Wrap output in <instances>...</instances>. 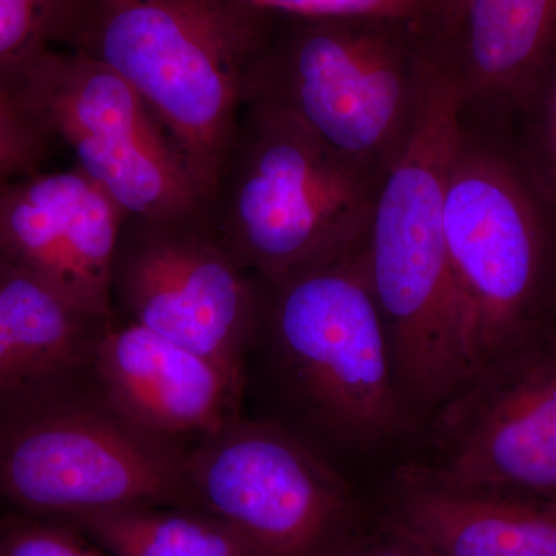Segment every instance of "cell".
<instances>
[{
  "instance_id": "obj_1",
  "label": "cell",
  "mask_w": 556,
  "mask_h": 556,
  "mask_svg": "<svg viewBox=\"0 0 556 556\" xmlns=\"http://www.w3.org/2000/svg\"><path fill=\"white\" fill-rule=\"evenodd\" d=\"M463 127L459 91L431 56L415 129L380 181L362 243L402 396L433 412L467 380L444 225L450 164Z\"/></svg>"
},
{
  "instance_id": "obj_2",
  "label": "cell",
  "mask_w": 556,
  "mask_h": 556,
  "mask_svg": "<svg viewBox=\"0 0 556 556\" xmlns=\"http://www.w3.org/2000/svg\"><path fill=\"white\" fill-rule=\"evenodd\" d=\"M270 16L243 0H65L58 38L138 91L208 197Z\"/></svg>"
},
{
  "instance_id": "obj_3",
  "label": "cell",
  "mask_w": 556,
  "mask_h": 556,
  "mask_svg": "<svg viewBox=\"0 0 556 556\" xmlns=\"http://www.w3.org/2000/svg\"><path fill=\"white\" fill-rule=\"evenodd\" d=\"M362 243L257 280L258 317L248 357L265 368L283 412L278 426L303 441L316 433L367 444L396 433L405 419L408 405Z\"/></svg>"
},
{
  "instance_id": "obj_4",
  "label": "cell",
  "mask_w": 556,
  "mask_h": 556,
  "mask_svg": "<svg viewBox=\"0 0 556 556\" xmlns=\"http://www.w3.org/2000/svg\"><path fill=\"white\" fill-rule=\"evenodd\" d=\"M444 225L468 380L546 338L556 303V206L507 134L470 129L464 118Z\"/></svg>"
},
{
  "instance_id": "obj_5",
  "label": "cell",
  "mask_w": 556,
  "mask_h": 556,
  "mask_svg": "<svg viewBox=\"0 0 556 556\" xmlns=\"http://www.w3.org/2000/svg\"><path fill=\"white\" fill-rule=\"evenodd\" d=\"M288 17V31L270 28L247 104L283 113L382 179L412 137L426 91L431 40L417 31L422 22Z\"/></svg>"
},
{
  "instance_id": "obj_6",
  "label": "cell",
  "mask_w": 556,
  "mask_h": 556,
  "mask_svg": "<svg viewBox=\"0 0 556 556\" xmlns=\"http://www.w3.org/2000/svg\"><path fill=\"white\" fill-rule=\"evenodd\" d=\"M380 181L283 113L247 104L204 219L241 268L273 280L358 247Z\"/></svg>"
},
{
  "instance_id": "obj_7",
  "label": "cell",
  "mask_w": 556,
  "mask_h": 556,
  "mask_svg": "<svg viewBox=\"0 0 556 556\" xmlns=\"http://www.w3.org/2000/svg\"><path fill=\"white\" fill-rule=\"evenodd\" d=\"M188 450L124 416L91 378L0 415V500L43 518L193 508Z\"/></svg>"
},
{
  "instance_id": "obj_8",
  "label": "cell",
  "mask_w": 556,
  "mask_h": 556,
  "mask_svg": "<svg viewBox=\"0 0 556 556\" xmlns=\"http://www.w3.org/2000/svg\"><path fill=\"white\" fill-rule=\"evenodd\" d=\"M47 138L60 139L87 178L127 218H204L207 195L188 159L127 80L75 51L43 50L7 86Z\"/></svg>"
},
{
  "instance_id": "obj_9",
  "label": "cell",
  "mask_w": 556,
  "mask_h": 556,
  "mask_svg": "<svg viewBox=\"0 0 556 556\" xmlns=\"http://www.w3.org/2000/svg\"><path fill=\"white\" fill-rule=\"evenodd\" d=\"M192 506L229 526L254 556H338L353 503L345 481L294 433L240 416L189 445Z\"/></svg>"
},
{
  "instance_id": "obj_10",
  "label": "cell",
  "mask_w": 556,
  "mask_h": 556,
  "mask_svg": "<svg viewBox=\"0 0 556 556\" xmlns=\"http://www.w3.org/2000/svg\"><path fill=\"white\" fill-rule=\"evenodd\" d=\"M426 459L399 484L556 503V357L546 338L475 372L434 409Z\"/></svg>"
},
{
  "instance_id": "obj_11",
  "label": "cell",
  "mask_w": 556,
  "mask_h": 556,
  "mask_svg": "<svg viewBox=\"0 0 556 556\" xmlns=\"http://www.w3.org/2000/svg\"><path fill=\"white\" fill-rule=\"evenodd\" d=\"M112 298L126 320L195 351L247 383L258 281L230 257L206 219L126 218L113 262Z\"/></svg>"
},
{
  "instance_id": "obj_12",
  "label": "cell",
  "mask_w": 556,
  "mask_h": 556,
  "mask_svg": "<svg viewBox=\"0 0 556 556\" xmlns=\"http://www.w3.org/2000/svg\"><path fill=\"white\" fill-rule=\"evenodd\" d=\"M126 218L78 167L27 174L0 186V257L72 305L112 317L113 262Z\"/></svg>"
},
{
  "instance_id": "obj_13",
  "label": "cell",
  "mask_w": 556,
  "mask_h": 556,
  "mask_svg": "<svg viewBox=\"0 0 556 556\" xmlns=\"http://www.w3.org/2000/svg\"><path fill=\"white\" fill-rule=\"evenodd\" d=\"M93 379L124 416L185 444L239 419L247 387L195 351L116 317L98 348Z\"/></svg>"
},
{
  "instance_id": "obj_14",
  "label": "cell",
  "mask_w": 556,
  "mask_h": 556,
  "mask_svg": "<svg viewBox=\"0 0 556 556\" xmlns=\"http://www.w3.org/2000/svg\"><path fill=\"white\" fill-rule=\"evenodd\" d=\"M431 49L459 91L464 115L510 131L555 58L556 0H468Z\"/></svg>"
},
{
  "instance_id": "obj_15",
  "label": "cell",
  "mask_w": 556,
  "mask_h": 556,
  "mask_svg": "<svg viewBox=\"0 0 556 556\" xmlns=\"http://www.w3.org/2000/svg\"><path fill=\"white\" fill-rule=\"evenodd\" d=\"M390 532L428 556H556V503L399 484Z\"/></svg>"
},
{
  "instance_id": "obj_16",
  "label": "cell",
  "mask_w": 556,
  "mask_h": 556,
  "mask_svg": "<svg viewBox=\"0 0 556 556\" xmlns=\"http://www.w3.org/2000/svg\"><path fill=\"white\" fill-rule=\"evenodd\" d=\"M53 519L110 556H254L229 526L197 508L138 506Z\"/></svg>"
},
{
  "instance_id": "obj_17",
  "label": "cell",
  "mask_w": 556,
  "mask_h": 556,
  "mask_svg": "<svg viewBox=\"0 0 556 556\" xmlns=\"http://www.w3.org/2000/svg\"><path fill=\"white\" fill-rule=\"evenodd\" d=\"M508 137L526 169L556 206V54Z\"/></svg>"
},
{
  "instance_id": "obj_18",
  "label": "cell",
  "mask_w": 556,
  "mask_h": 556,
  "mask_svg": "<svg viewBox=\"0 0 556 556\" xmlns=\"http://www.w3.org/2000/svg\"><path fill=\"white\" fill-rule=\"evenodd\" d=\"M62 7L64 0H0V89L49 49Z\"/></svg>"
},
{
  "instance_id": "obj_19",
  "label": "cell",
  "mask_w": 556,
  "mask_h": 556,
  "mask_svg": "<svg viewBox=\"0 0 556 556\" xmlns=\"http://www.w3.org/2000/svg\"><path fill=\"white\" fill-rule=\"evenodd\" d=\"M0 556H110L60 519L11 511L0 518Z\"/></svg>"
},
{
  "instance_id": "obj_20",
  "label": "cell",
  "mask_w": 556,
  "mask_h": 556,
  "mask_svg": "<svg viewBox=\"0 0 556 556\" xmlns=\"http://www.w3.org/2000/svg\"><path fill=\"white\" fill-rule=\"evenodd\" d=\"M254 9L292 17H383L427 21L426 0H243Z\"/></svg>"
},
{
  "instance_id": "obj_21",
  "label": "cell",
  "mask_w": 556,
  "mask_h": 556,
  "mask_svg": "<svg viewBox=\"0 0 556 556\" xmlns=\"http://www.w3.org/2000/svg\"><path fill=\"white\" fill-rule=\"evenodd\" d=\"M50 141L14 102L0 105V179L31 174L46 159Z\"/></svg>"
},
{
  "instance_id": "obj_22",
  "label": "cell",
  "mask_w": 556,
  "mask_h": 556,
  "mask_svg": "<svg viewBox=\"0 0 556 556\" xmlns=\"http://www.w3.org/2000/svg\"><path fill=\"white\" fill-rule=\"evenodd\" d=\"M28 404V391L5 318L0 311V415Z\"/></svg>"
},
{
  "instance_id": "obj_23",
  "label": "cell",
  "mask_w": 556,
  "mask_h": 556,
  "mask_svg": "<svg viewBox=\"0 0 556 556\" xmlns=\"http://www.w3.org/2000/svg\"><path fill=\"white\" fill-rule=\"evenodd\" d=\"M338 556H428L415 544L390 532L387 540L378 543L346 547Z\"/></svg>"
},
{
  "instance_id": "obj_24",
  "label": "cell",
  "mask_w": 556,
  "mask_h": 556,
  "mask_svg": "<svg viewBox=\"0 0 556 556\" xmlns=\"http://www.w3.org/2000/svg\"><path fill=\"white\" fill-rule=\"evenodd\" d=\"M468 0H426L428 17L438 25V36L442 35L452 27L464 9H466Z\"/></svg>"
},
{
  "instance_id": "obj_25",
  "label": "cell",
  "mask_w": 556,
  "mask_h": 556,
  "mask_svg": "<svg viewBox=\"0 0 556 556\" xmlns=\"http://www.w3.org/2000/svg\"><path fill=\"white\" fill-rule=\"evenodd\" d=\"M547 340L548 343H551L552 351H554L556 357V303L554 313H552L551 324H548Z\"/></svg>"
},
{
  "instance_id": "obj_26",
  "label": "cell",
  "mask_w": 556,
  "mask_h": 556,
  "mask_svg": "<svg viewBox=\"0 0 556 556\" xmlns=\"http://www.w3.org/2000/svg\"><path fill=\"white\" fill-rule=\"evenodd\" d=\"M11 102L13 101H11L10 94L5 90L0 89V105L11 104Z\"/></svg>"
}]
</instances>
